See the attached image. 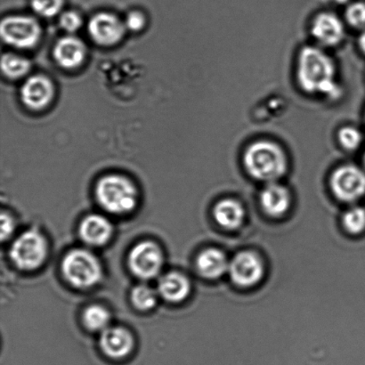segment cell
Returning <instances> with one entry per match:
<instances>
[{"label": "cell", "mask_w": 365, "mask_h": 365, "mask_svg": "<svg viewBox=\"0 0 365 365\" xmlns=\"http://www.w3.org/2000/svg\"><path fill=\"white\" fill-rule=\"evenodd\" d=\"M296 77L300 88L307 94L331 100H337L342 95L334 60L319 46H306L300 49Z\"/></svg>", "instance_id": "1"}, {"label": "cell", "mask_w": 365, "mask_h": 365, "mask_svg": "<svg viewBox=\"0 0 365 365\" xmlns=\"http://www.w3.org/2000/svg\"><path fill=\"white\" fill-rule=\"evenodd\" d=\"M243 166L253 180L259 182H278L287 173L288 156L277 143L270 140L253 142L243 153Z\"/></svg>", "instance_id": "2"}, {"label": "cell", "mask_w": 365, "mask_h": 365, "mask_svg": "<svg viewBox=\"0 0 365 365\" xmlns=\"http://www.w3.org/2000/svg\"><path fill=\"white\" fill-rule=\"evenodd\" d=\"M138 195L134 182L121 175H107L96 184V199L103 209L110 213L131 212L137 206Z\"/></svg>", "instance_id": "3"}, {"label": "cell", "mask_w": 365, "mask_h": 365, "mask_svg": "<svg viewBox=\"0 0 365 365\" xmlns=\"http://www.w3.org/2000/svg\"><path fill=\"white\" fill-rule=\"evenodd\" d=\"M63 277L74 287L91 288L101 280V263L96 256L88 250H71L64 257L62 264Z\"/></svg>", "instance_id": "4"}, {"label": "cell", "mask_w": 365, "mask_h": 365, "mask_svg": "<svg viewBox=\"0 0 365 365\" xmlns=\"http://www.w3.org/2000/svg\"><path fill=\"white\" fill-rule=\"evenodd\" d=\"M48 255V242L36 229H31L16 238L10 249V257L21 270L31 271L41 266Z\"/></svg>", "instance_id": "5"}, {"label": "cell", "mask_w": 365, "mask_h": 365, "mask_svg": "<svg viewBox=\"0 0 365 365\" xmlns=\"http://www.w3.org/2000/svg\"><path fill=\"white\" fill-rule=\"evenodd\" d=\"M330 187L341 202H357L365 195V170L354 164L338 167L331 175Z\"/></svg>", "instance_id": "6"}, {"label": "cell", "mask_w": 365, "mask_h": 365, "mask_svg": "<svg viewBox=\"0 0 365 365\" xmlns=\"http://www.w3.org/2000/svg\"><path fill=\"white\" fill-rule=\"evenodd\" d=\"M41 32L38 21L25 16L6 17L0 26V34L6 44L20 49L34 48L41 39Z\"/></svg>", "instance_id": "7"}, {"label": "cell", "mask_w": 365, "mask_h": 365, "mask_svg": "<svg viewBox=\"0 0 365 365\" xmlns=\"http://www.w3.org/2000/svg\"><path fill=\"white\" fill-rule=\"evenodd\" d=\"M228 274L231 281L238 287H253L263 280L264 264L262 257L250 250L239 252L230 260Z\"/></svg>", "instance_id": "8"}, {"label": "cell", "mask_w": 365, "mask_h": 365, "mask_svg": "<svg viewBox=\"0 0 365 365\" xmlns=\"http://www.w3.org/2000/svg\"><path fill=\"white\" fill-rule=\"evenodd\" d=\"M163 253L153 242H139L128 256V267L135 277L149 280L157 277L163 266Z\"/></svg>", "instance_id": "9"}, {"label": "cell", "mask_w": 365, "mask_h": 365, "mask_svg": "<svg viewBox=\"0 0 365 365\" xmlns=\"http://www.w3.org/2000/svg\"><path fill=\"white\" fill-rule=\"evenodd\" d=\"M311 34L321 48H334L341 45L346 37L343 21L334 13L318 14L311 25Z\"/></svg>", "instance_id": "10"}, {"label": "cell", "mask_w": 365, "mask_h": 365, "mask_svg": "<svg viewBox=\"0 0 365 365\" xmlns=\"http://www.w3.org/2000/svg\"><path fill=\"white\" fill-rule=\"evenodd\" d=\"M125 24L115 14L100 13L91 18L88 24V34L96 44L113 46L123 39L126 32Z\"/></svg>", "instance_id": "11"}, {"label": "cell", "mask_w": 365, "mask_h": 365, "mask_svg": "<svg viewBox=\"0 0 365 365\" xmlns=\"http://www.w3.org/2000/svg\"><path fill=\"white\" fill-rule=\"evenodd\" d=\"M55 87L48 77L35 75L29 78L21 88V101L31 110H41L52 102Z\"/></svg>", "instance_id": "12"}, {"label": "cell", "mask_w": 365, "mask_h": 365, "mask_svg": "<svg viewBox=\"0 0 365 365\" xmlns=\"http://www.w3.org/2000/svg\"><path fill=\"white\" fill-rule=\"evenodd\" d=\"M135 341L130 331L123 327H108L102 331L100 348L107 357L120 360L133 351Z\"/></svg>", "instance_id": "13"}, {"label": "cell", "mask_w": 365, "mask_h": 365, "mask_svg": "<svg viewBox=\"0 0 365 365\" xmlns=\"http://www.w3.org/2000/svg\"><path fill=\"white\" fill-rule=\"evenodd\" d=\"M260 205L264 213L272 217H281L291 209V192L278 182L266 184L259 195Z\"/></svg>", "instance_id": "14"}, {"label": "cell", "mask_w": 365, "mask_h": 365, "mask_svg": "<svg viewBox=\"0 0 365 365\" xmlns=\"http://www.w3.org/2000/svg\"><path fill=\"white\" fill-rule=\"evenodd\" d=\"M87 48L80 38L68 36L60 38L53 48L56 63L64 69H75L84 62Z\"/></svg>", "instance_id": "15"}, {"label": "cell", "mask_w": 365, "mask_h": 365, "mask_svg": "<svg viewBox=\"0 0 365 365\" xmlns=\"http://www.w3.org/2000/svg\"><path fill=\"white\" fill-rule=\"evenodd\" d=\"M113 232L112 224L101 215H89L80 225L81 239L91 246L100 247L106 245L112 238Z\"/></svg>", "instance_id": "16"}, {"label": "cell", "mask_w": 365, "mask_h": 365, "mask_svg": "<svg viewBox=\"0 0 365 365\" xmlns=\"http://www.w3.org/2000/svg\"><path fill=\"white\" fill-rule=\"evenodd\" d=\"M229 263L230 261L222 250L210 248L199 254L196 259V267L202 277L216 280L228 273Z\"/></svg>", "instance_id": "17"}, {"label": "cell", "mask_w": 365, "mask_h": 365, "mask_svg": "<svg viewBox=\"0 0 365 365\" xmlns=\"http://www.w3.org/2000/svg\"><path fill=\"white\" fill-rule=\"evenodd\" d=\"M213 217L217 224L225 230H236L245 218V207L235 199H224L215 205Z\"/></svg>", "instance_id": "18"}, {"label": "cell", "mask_w": 365, "mask_h": 365, "mask_svg": "<svg viewBox=\"0 0 365 365\" xmlns=\"http://www.w3.org/2000/svg\"><path fill=\"white\" fill-rule=\"evenodd\" d=\"M158 292L167 302H181L187 298L191 292V284L184 274L178 272H170L160 277Z\"/></svg>", "instance_id": "19"}, {"label": "cell", "mask_w": 365, "mask_h": 365, "mask_svg": "<svg viewBox=\"0 0 365 365\" xmlns=\"http://www.w3.org/2000/svg\"><path fill=\"white\" fill-rule=\"evenodd\" d=\"M1 68L3 73L10 78H19L25 76L31 69L30 61L16 53H7L2 56Z\"/></svg>", "instance_id": "20"}, {"label": "cell", "mask_w": 365, "mask_h": 365, "mask_svg": "<svg viewBox=\"0 0 365 365\" xmlns=\"http://www.w3.org/2000/svg\"><path fill=\"white\" fill-rule=\"evenodd\" d=\"M110 314L108 310L99 305L88 307L83 314L85 327L92 331H103L109 327Z\"/></svg>", "instance_id": "21"}, {"label": "cell", "mask_w": 365, "mask_h": 365, "mask_svg": "<svg viewBox=\"0 0 365 365\" xmlns=\"http://www.w3.org/2000/svg\"><path fill=\"white\" fill-rule=\"evenodd\" d=\"M343 227L350 235H359L365 231V209L361 206L350 207L342 216Z\"/></svg>", "instance_id": "22"}, {"label": "cell", "mask_w": 365, "mask_h": 365, "mask_svg": "<svg viewBox=\"0 0 365 365\" xmlns=\"http://www.w3.org/2000/svg\"><path fill=\"white\" fill-rule=\"evenodd\" d=\"M131 300L138 309L146 311L156 305L157 294L155 289L148 285L140 284L132 289Z\"/></svg>", "instance_id": "23"}, {"label": "cell", "mask_w": 365, "mask_h": 365, "mask_svg": "<svg viewBox=\"0 0 365 365\" xmlns=\"http://www.w3.org/2000/svg\"><path fill=\"white\" fill-rule=\"evenodd\" d=\"M337 139L343 150L354 152L362 145L363 135L356 127L344 126L338 131Z\"/></svg>", "instance_id": "24"}, {"label": "cell", "mask_w": 365, "mask_h": 365, "mask_svg": "<svg viewBox=\"0 0 365 365\" xmlns=\"http://www.w3.org/2000/svg\"><path fill=\"white\" fill-rule=\"evenodd\" d=\"M345 19L350 27L356 30H365V3L350 4L346 9Z\"/></svg>", "instance_id": "25"}, {"label": "cell", "mask_w": 365, "mask_h": 365, "mask_svg": "<svg viewBox=\"0 0 365 365\" xmlns=\"http://www.w3.org/2000/svg\"><path fill=\"white\" fill-rule=\"evenodd\" d=\"M64 0H31V7L36 14L43 17H53L59 14Z\"/></svg>", "instance_id": "26"}, {"label": "cell", "mask_w": 365, "mask_h": 365, "mask_svg": "<svg viewBox=\"0 0 365 365\" xmlns=\"http://www.w3.org/2000/svg\"><path fill=\"white\" fill-rule=\"evenodd\" d=\"M82 23L83 21H82L81 16L74 11H67L60 16V26L69 34H73L80 30Z\"/></svg>", "instance_id": "27"}, {"label": "cell", "mask_w": 365, "mask_h": 365, "mask_svg": "<svg viewBox=\"0 0 365 365\" xmlns=\"http://www.w3.org/2000/svg\"><path fill=\"white\" fill-rule=\"evenodd\" d=\"M127 30L131 31H141L145 25V17L144 14L138 11H133L128 14L126 20L124 21Z\"/></svg>", "instance_id": "28"}, {"label": "cell", "mask_w": 365, "mask_h": 365, "mask_svg": "<svg viewBox=\"0 0 365 365\" xmlns=\"http://www.w3.org/2000/svg\"><path fill=\"white\" fill-rule=\"evenodd\" d=\"M14 224L13 218L9 214H2L1 216V238L6 240L13 234Z\"/></svg>", "instance_id": "29"}, {"label": "cell", "mask_w": 365, "mask_h": 365, "mask_svg": "<svg viewBox=\"0 0 365 365\" xmlns=\"http://www.w3.org/2000/svg\"><path fill=\"white\" fill-rule=\"evenodd\" d=\"M359 46L361 51L365 56V30L362 31V34H361L359 39Z\"/></svg>", "instance_id": "30"}, {"label": "cell", "mask_w": 365, "mask_h": 365, "mask_svg": "<svg viewBox=\"0 0 365 365\" xmlns=\"http://www.w3.org/2000/svg\"><path fill=\"white\" fill-rule=\"evenodd\" d=\"M336 2H338L339 4H346L350 1V0H335Z\"/></svg>", "instance_id": "31"}, {"label": "cell", "mask_w": 365, "mask_h": 365, "mask_svg": "<svg viewBox=\"0 0 365 365\" xmlns=\"http://www.w3.org/2000/svg\"><path fill=\"white\" fill-rule=\"evenodd\" d=\"M364 167H365V151H364Z\"/></svg>", "instance_id": "32"}]
</instances>
